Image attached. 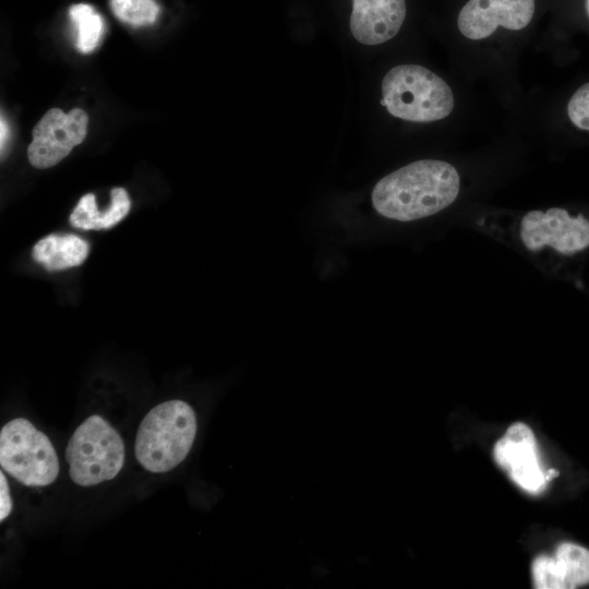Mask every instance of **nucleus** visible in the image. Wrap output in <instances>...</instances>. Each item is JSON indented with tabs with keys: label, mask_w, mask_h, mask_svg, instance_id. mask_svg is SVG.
Instances as JSON below:
<instances>
[{
	"label": "nucleus",
	"mask_w": 589,
	"mask_h": 589,
	"mask_svg": "<svg viewBox=\"0 0 589 589\" xmlns=\"http://www.w3.org/2000/svg\"><path fill=\"white\" fill-rule=\"evenodd\" d=\"M0 465L27 486L51 484L59 473V461L48 436L28 420L16 418L0 431Z\"/></svg>",
	"instance_id": "39448f33"
},
{
	"label": "nucleus",
	"mask_w": 589,
	"mask_h": 589,
	"mask_svg": "<svg viewBox=\"0 0 589 589\" xmlns=\"http://www.w3.org/2000/svg\"><path fill=\"white\" fill-rule=\"evenodd\" d=\"M519 238L531 251L550 247L573 254L589 247V220L581 215L572 216L563 208L532 211L520 221Z\"/></svg>",
	"instance_id": "0eeeda50"
},
{
	"label": "nucleus",
	"mask_w": 589,
	"mask_h": 589,
	"mask_svg": "<svg viewBox=\"0 0 589 589\" xmlns=\"http://www.w3.org/2000/svg\"><path fill=\"white\" fill-rule=\"evenodd\" d=\"M531 570L538 589H572L589 584V550L563 542L553 556H537Z\"/></svg>",
	"instance_id": "9d476101"
},
{
	"label": "nucleus",
	"mask_w": 589,
	"mask_h": 589,
	"mask_svg": "<svg viewBox=\"0 0 589 589\" xmlns=\"http://www.w3.org/2000/svg\"><path fill=\"white\" fill-rule=\"evenodd\" d=\"M496 464L520 489L539 494L549 481L543 471L532 430L522 422L512 424L494 445Z\"/></svg>",
	"instance_id": "6e6552de"
},
{
	"label": "nucleus",
	"mask_w": 589,
	"mask_h": 589,
	"mask_svg": "<svg viewBox=\"0 0 589 589\" xmlns=\"http://www.w3.org/2000/svg\"><path fill=\"white\" fill-rule=\"evenodd\" d=\"M459 188V175L450 164L418 160L382 178L372 191V203L386 218L412 221L449 206Z\"/></svg>",
	"instance_id": "f257e3e1"
},
{
	"label": "nucleus",
	"mask_w": 589,
	"mask_h": 589,
	"mask_svg": "<svg viewBox=\"0 0 589 589\" xmlns=\"http://www.w3.org/2000/svg\"><path fill=\"white\" fill-rule=\"evenodd\" d=\"M87 123L88 116L81 108L69 113L59 108L49 109L33 129V140L27 148L31 165L38 169L57 165L83 142Z\"/></svg>",
	"instance_id": "423d86ee"
},
{
	"label": "nucleus",
	"mask_w": 589,
	"mask_h": 589,
	"mask_svg": "<svg viewBox=\"0 0 589 589\" xmlns=\"http://www.w3.org/2000/svg\"><path fill=\"white\" fill-rule=\"evenodd\" d=\"M405 16V0H352L350 31L363 45H380L398 33Z\"/></svg>",
	"instance_id": "9b49d317"
},
{
	"label": "nucleus",
	"mask_w": 589,
	"mask_h": 589,
	"mask_svg": "<svg viewBox=\"0 0 589 589\" xmlns=\"http://www.w3.org/2000/svg\"><path fill=\"white\" fill-rule=\"evenodd\" d=\"M69 15L76 28V47L81 52L93 51L100 43L104 21L94 8L86 3L74 4Z\"/></svg>",
	"instance_id": "4468645a"
},
{
	"label": "nucleus",
	"mask_w": 589,
	"mask_h": 589,
	"mask_svg": "<svg viewBox=\"0 0 589 589\" xmlns=\"http://www.w3.org/2000/svg\"><path fill=\"white\" fill-rule=\"evenodd\" d=\"M128 193L122 188L111 190V203L105 212L96 206L95 195L92 193L81 197L70 216L72 226L84 230L106 229L118 224L130 209Z\"/></svg>",
	"instance_id": "f8f14e48"
},
{
	"label": "nucleus",
	"mask_w": 589,
	"mask_h": 589,
	"mask_svg": "<svg viewBox=\"0 0 589 589\" xmlns=\"http://www.w3.org/2000/svg\"><path fill=\"white\" fill-rule=\"evenodd\" d=\"M196 434V417L182 400L154 407L142 420L134 453L147 471L161 473L176 468L189 454Z\"/></svg>",
	"instance_id": "f03ea898"
},
{
	"label": "nucleus",
	"mask_w": 589,
	"mask_h": 589,
	"mask_svg": "<svg viewBox=\"0 0 589 589\" xmlns=\"http://www.w3.org/2000/svg\"><path fill=\"white\" fill-rule=\"evenodd\" d=\"M72 481L92 486L113 479L124 464V444L104 418L88 417L72 434L65 449Z\"/></svg>",
	"instance_id": "20e7f679"
},
{
	"label": "nucleus",
	"mask_w": 589,
	"mask_h": 589,
	"mask_svg": "<svg viewBox=\"0 0 589 589\" xmlns=\"http://www.w3.org/2000/svg\"><path fill=\"white\" fill-rule=\"evenodd\" d=\"M567 112L577 128L589 131V83L580 86L572 96Z\"/></svg>",
	"instance_id": "dca6fc26"
},
{
	"label": "nucleus",
	"mask_w": 589,
	"mask_h": 589,
	"mask_svg": "<svg viewBox=\"0 0 589 589\" xmlns=\"http://www.w3.org/2000/svg\"><path fill=\"white\" fill-rule=\"evenodd\" d=\"M110 8L120 21L134 26L153 24L159 13L155 0H110Z\"/></svg>",
	"instance_id": "2eb2a0df"
},
{
	"label": "nucleus",
	"mask_w": 589,
	"mask_h": 589,
	"mask_svg": "<svg viewBox=\"0 0 589 589\" xmlns=\"http://www.w3.org/2000/svg\"><path fill=\"white\" fill-rule=\"evenodd\" d=\"M381 104L394 117L412 122H432L447 117L454 95L438 75L418 64L390 69L382 81Z\"/></svg>",
	"instance_id": "7ed1b4c3"
},
{
	"label": "nucleus",
	"mask_w": 589,
	"mask_h": 589,
	"mask_svg": "<svg viewBox=\"0 0 589 589\" xmlns=\"http://www.w3.org/2000/svg\"><path fill=\"white\" fill-rule=\"evenodd\" d=\"M10 489L4 473L0 472V520L3 521L12 512Z\"/></svg>",
	"instance_id": "f3484780"
},
{
	"label": "nucleus",
	"mask_w": 589,
	"mask_h": 589,
	"mask_svg": "<svg viewBox=\"0 0 589 589\" xmlns=\"http://www.w3.org/2000/svg\"><path fill=\"white\" fill-rule=\"evenodd\" d=\"M1 151L3 149V145L5 143L7 136H8V125L3 119H1Z\"/></svg>",
	"instance_id": "a211bd4d"
},
{
	"label": "nucleus",
	"mask_w": 589,
	"mask_h": 589,
	"mask_svg": "<svg viewBox=\"0 0 589 589\" xmlns=\"http://www.w3.org/2000/svg\"><path fill=\"white\" fill-rule=\"evenodd\" d=\"M86 241L74 235H49L33 248L35 261L47 271H60L81 265L88 254Z\"/></svg>",
	"instance_id": "ddd939ff"
},
{
	"label": "nucleus",
	"mask_w": 589,
	"mask_h": 589,
	"mask_svg": "<svg viewBox=\"0 0 589 589\" xmlns=\"http://www.w3.org/2000/svg\"><path fill=\"white\" fill-rule=\"evenodd\" d=\"M534 0H469L458 15V28L469 39L489 37L498 27L521 29L531 21Z\"/></svg>",
	"instance_id": "1a4fd4ad"
}]
</instances>
